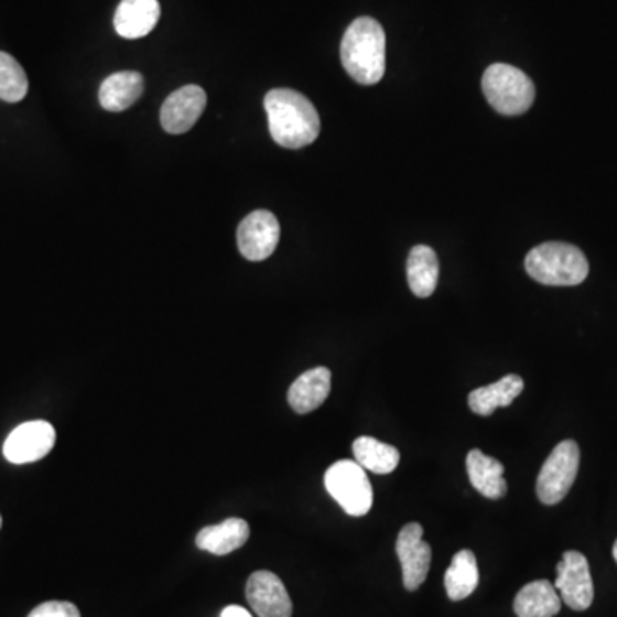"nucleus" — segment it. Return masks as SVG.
Returning <instances> with one entry per match:
<instances>
[{
  "label": "nucleus",
  "mask_w": 617,
  "mask_h": 617,
  "mask_svg": "<svg viewBox=\"0 0 617 617\" xmlns=\"http://www.w3.org/2000/svg\"><path fill=\"white\" fill-rule=\"evenodd\" d=\"M424 529L421 523L405 524L398 533L397 554L403 571V585L407 591L415 592L425 582L431 567V545L422 539Z\"/></svg>",
  "instance_id": "nucleus-10"
},
{
  "label": "nucleus",
  "mask_w": 617,
  "mask_h": 617,
  "mask_svg": "<svg viewBox=\"0 0 617 617\" xmlns=\"http://www.w3.org/2000/svg\"><path fill=\"white\" fill-rule=\"evenodd\" d=\"M268 126L274 143L289 150L308 147L321 131L320 113L302 93L289 88L271 89L264 97Z\"/></svg>",
  "instance_id": "nucleus-1"
},
{
  "label": "nucleus",
  "mask_w": 617,
  "mask_h": 617,
  "mask_svg": "<svg viewBox=\"0 0 617 617\" xmlns=\"http://www.w3.org/2000/svg\"><path fill=\"white\" fill-rule=\"evenodd\" d=\"M54 425L46 421H31L18 425L4 443V456L14 465L39 462L55 446Z\"/></svg>",
  "instance_id": "nucleus-9"
},
{
  "label": "nucleus",
  "mask_w": 617,
  "mask_h": 617,
  "mask_svg": "<svg viewBox=\"0 0 617 617\" xmlns=\"http://www.w3.org/2000/svg\"><path fill=\"white\" fill-rule=\"evenodd\" d=\"M144 91V79L136 71H122V73L108 76L100 86V105L108 112H123L141 98Z\"/></svg>",
  "instance_id": "nucleus-15"
},
{
  "label": "nucleus",
  "mask_w": 617,
  "mask_h": 617,
  "mask_svg": "<svg viewBox=\"0 0 617 617\" xmlns=\"http://www.w3.org/2000/svg\"><path fill=\"white\" fill-rule=\"evenodd\" d=\"M249 524L242 518H228L224 523L212 524L201 530L196 537V545L201 551L215 555L230 554L242 548L249 540Z\"/></svg>",
  "instance_id": "nucleus-16"
},
{
  "label": "nucleus",
  "mask_w": 617,
  "mask_h": 617,
  "mask_svg": "<svg viewBox=\"0 0 617 617\" xmlns=\"http://www.w3.org/2000/svg\"><path fill=\"white\" fill-rule=\"evenodd\" d=\"M280 242V224L277 216L267 209H258L240 221L237 243L243 258L249 261H264L273 255Z\"/></svg>",
  "instance_id": "nucleus-8"
},
{
  "label": "nucleus",
  "mask_w": 617,
  "mask_h": 617,
  "mask_svg": "<svg viewBox=\"0 0 617 617\" xmlns=\"http://www.w3.org/2000/svg\"><path fill=\"white\" fill-rule=\"evenodd\" d=\"M523 379L518 375H508L492 385L477 388L468 394V405L477 415L489 416L501 407H509L515 398L523 391Z\"/></svg>",
  "instance_id": "nucleus-18"
},
{
  "label": "nucleus",
  "mask_w": 617,
  "mask_h": 617,
  "mask_svg": "<svg viewBox=\"0 0 617 617\" xmlns=\"http://www.w3.org/2000/svg\"><path fill=\"white\" fill-rule=\"evenodd\" d=\"M246 597L259 617H292L289 592L271 571H256L249 576Z\"/></svg>",
  "instance_id": "nucleus-12"
},
{
  "label": "nucleus",
  "mask_w": 617,
  "mask_h": 617,
  "mask_svg": "<svg viewBox=\"0 0 617 617\" xmlns=\"http://www.w3.org/2000/svg\"><path fill=\"white\" fill-rule=\"evenodd\" d=\"M555 591L561 600L573 610H586L594 602V582L585 555L578 551L564 552L558 564Z\"/></svg>",
  "instance_id": "nucleus-7"
},
{
  "label": "nucleus",
  "mask_w": 617,
  "mask_h": 617,
  "mask_svg": "<svg viewBox=\"0 0 617 617\" xmlns=\"http://www.w3.org/2000/svg\"><path fill=\"white\" fill-rule=\"evenodd\" d=\"M487 101L502 116H521L535 100V86L523 71L509 64H492L483 77Z\"/></svg>",
  "instance_id": "nucleus-4"
},
{
  "label": "nucleus",
  "mask_w": 617,
  "mask_h": 617,
  "mask_svg": "<svg viewBox=\"0 0 617 617\" xmlns=\"http://www.w3.org/2000/svg\"><path fill=\"white\" fill-rule=\"evenodd\" d=\"M28 617H82V614L71 602L51 600L40 604Z\"/></svg>",
  "instance_id": "nucleus-24"
},
{
  "label": "nucleus",
  "mask_w": 617,
  "mask_h": 617,
  "mask_svg": "<svg viewBox=\"0 0 617 617\" xmlns=\"http://www.w3.org/2000/svg\"><path fill=\"white\" fill-rule=\"evenodd\" d=\"M354 456L364 470L378 475L391 474L400 463V452L397 447L370 436L357 437L354 441Z\"/></svg>",
  "instance_id": "nucleus-22"
},
{
  "label": "nucleus",
  "mask_w": 617,
  "mask_h": 617,
  "mask_svg": "<svg viewBox=\"0 0 617 617\" xmlns=\"http://www.w3.org/2000/svg\"><path fill=\"white\" fill-rule=\"evenodd\" d=\"M206 91L197 85L172 93L160 110V122L169 134H184L196 126L206 108Z\"/></svg>",
  "instance_id": "nucleus-11"
},
{
  "label": "nucleus",
  "mask_w": 617,
  "mask_h": 617,
  "mask_svg": "<svg viewBox=\"0 0 617 617\" xmlns=\"http://www.w3.org/2000/svg\"><path fill=\"white\" fill-rule=\"evenodd\" d=\"M339 57L345 71L359 85H378L386 71V35L372 18H359L345 31Z\"/></svg>",
  "instance_id": "nucleus-2"
},
{
  "label": "nucleus",
  "mask_w": 617,
  "mask_h": 617,
  "mask_svg": "<svg viewBox=\"0 0 617 617\" xmlns=\"http://www.w3.org/2000/svg\"><path fill=\"white\" fill-rule=\"evenodd\" d=\"M580 468V447L575 441H563L552 450L537 477V496L542 505L563 501L575 484Z\"/></svg>",
  "instance_id": "nucleus-6"
},
{
  "label": "nucleus",
  "mask_w": 617,
  "mask_h": 617,
  "mask_svg": "<svg viewBox=\"0 0 617 617\" xmlns=\"http://www.w3.org/2000/svg\"><path fill=\"white\" fill-rule=\"evenodd\" d=\"M407 278L410 290L416 297H431L440 280V259L429 246H415L407 261Z\"/></svg>",
  "instance_id": "nucleus-20"
},
{
  "label": "nucleus",
  "mask_w": 617,
  "mask_h": 617,
  "mask_svg": "<svg viewBox=\"0 0 617 617\" xmlns=\"http://www.w3.org/2000/svg\"><path fill=\"white\" fill-rule=\"evenodd\" d=\"M467 472L472 486L487 499H501L508 490L505 467L499 459L484 455L480 450H472L467 455Z\"/></svg>",
  "instance_id": "nucleus-17"
},
{
  "label": "nucleus",
  "mask_w": 617,
  "mask_h": 617,
  "mask_svg": "<svg viewBox=\"0 0 617 617\" xmlns=\"http://www.w3.org/2000/svg\"><path fill=\"white\" fill-rule=\"evenodd\" d=\"M478 585V566L475 554L468 549H463L453 558L452 564L444 575L447 597L453 602L470 597Z\"/></svg>",
  "instance_id": "nucleus-21"
},
{
  "label": "nucleus",
  "mask_w": 617,
  "mask_h": 617,
  "mask_svg": "<svg viewBox=\"0 0 617 617\" xmlns=\"http://www.w3.org/2000/svg\"><path fill=\"white\" fill-rule=\"evenodd\" d=\"M160 20L159 0H122L113 15V26L122 39L150 35Z\"/></svg>",
  "instance_id": "nucleus-13"
},
{
  "label": "nucleus",
  "mask_w": 617,
  "mask_h": 617,
  "mask_svg": "<svg viewBox=\"0 0 617 617\" xmlns=\"http://www.w3.org/2000/svg\"><path fill=\"white\" fill-rule=\"evenodd\" d=\"M220 617H252V614L240 606H228L225 607L224 610H221Z\"/></svg>",
  "instance_id": "nucleus-25"
},
{
  "label": "nucleus",
  "mask_w": 617,
  "mask_h": 617,
  "mask_svg": "<svg viewBox=\"0 0 617 617\" xmlns=\"http://www.w3.org/2000/svg\"><path fill=\"white\" fill-rule=\"evenodd\" d=\"M613 555H614V560H616L617 563V540H616V544H614Z\"/></svg>",
  "instance_id": "nucleus-26"
},
{
  "label": "nucleus",
  "mask_w": 617,
  "mask_h": 617,
  "mask_svg": "<svg viewBox=\"0 0 617 617\" xmlns=\"http://www.w3.org/2000/svg\"><path fill=\"white\" fill-rule=\"evenodd\" d=\"M324 486L350 517H364L372 508V486L366 470L357 462L339 459L333 463L324 475Z\"/></svg>",
  "instance_id": "nucleus-5"
},
{
  "label": "nucleus",
  "mask_w": 617,
  "mask_h": 617,
  "mask_svg": "<svg viewBox=\"0 0 617 617\" xmlns=\"http://www.w3.org/2000/svg\"><path fill=\"white\" fill-rule=\"evenodd\" d=\"M527 273L549 286H575L588 277V261L578 247L566 242H545L533 247L524 259Z\"/></svg>",
  "instance_id": "nucleus-3"
},
{
  "label": "nucleus",
  "mask_w": 617,
  "mask_h": 617,
  "mask_svg": "<svg viewBox=\"0 0 617 617\" xmlns=\"http://www.w3.org/2000/svg\"><path fill=\"white\" fill-rule=\"evenodd\" d=\"M0 529H2V517H0Z\"/></svg>",
  "instance_id": "nucleus-27"
},
{
  "label": "nucleus",
  "mask_w": 617,
  "mask_h": 617,
  "mask_svg": "<svg viewBox=\"0 0 617 617\" xmlns=\"http://www.w3.org/2000/svg\"><path fill=\"white\" fill-rule=\"evenodd\" d=\"M332 391V372L326 367H314L299 376L289 390V403L297 413L314 412L323 405Z\"/></svg>",
  "instance_id": "nucleus-14"
},
{
  "label": "nucleus",
  "mask_w": 617,
  "mask_h": 617,
  "mask_svg": "<svg viewBox=\"0 0 617 617\" xmlns=\"http://www.w3.org/2000/svg\"><path fill=\"white\" fill-rule=\"evenodd\" d=\"M561 604L555 586L548 580H537L518 592L513 607L518 617H554Z\"/></svg>",
  "instance_id": "nucleus-19"
},
{
  "label": "nucleus",
  "mask_w": 617,
  "mask_h": 617,
  "mask_svg": "<svg viewBox=\"0 0 617 617\" xmlns=\"http://www.w3.org/2000/svg\"><path fill=\"white\" fill-rule=\"evenodd\" d=\"M28 93V77L20 62L12 55L0 52V100L15 104Z\"/></svg>",
  "instance_id": "nucleus-23"
}]
</instances>
